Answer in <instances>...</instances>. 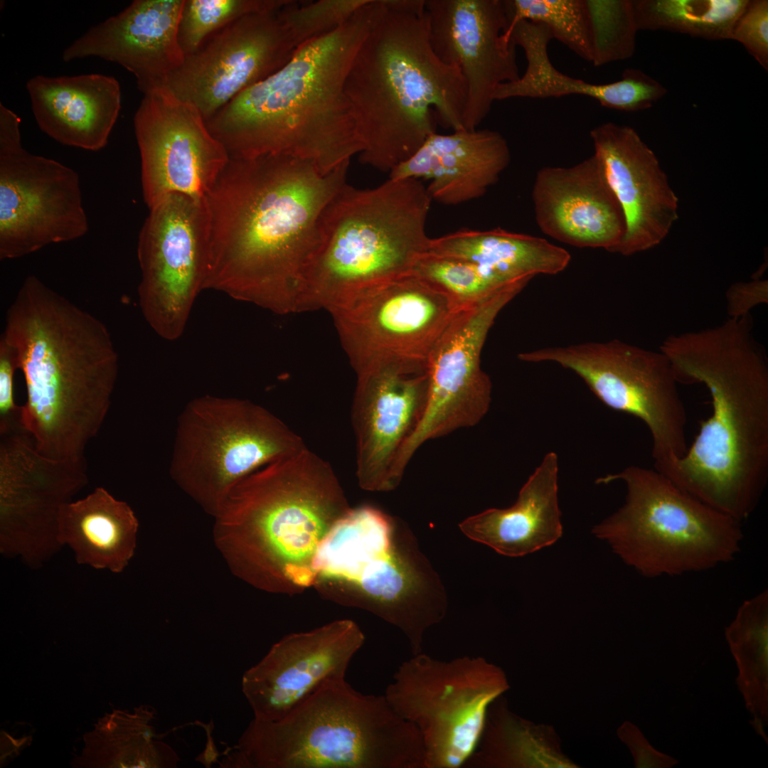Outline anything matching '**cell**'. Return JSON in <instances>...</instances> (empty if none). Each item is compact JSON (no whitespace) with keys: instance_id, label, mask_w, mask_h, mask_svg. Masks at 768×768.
I'll list each match as a JSON object with an SVG mask.
<instances>
[{"instance_id":"1","label":"cell","mask_w":768,"mask_h":768,"mask_svg":"<svg viewBox=\"0 0 768 768\" xmlns=\"http://www.w3.org/2000/svg\"><path fill=\"white\" fill-rule=\"evenodd\" d=\"M348 164L324 174L286 154L230 158L205 198L210 228L203 291L279 314L308 311L305 274L316 225L346 184Z\"/></svg>"},{"instance_id":"2","label":"cell","mask_w":768,"mask_h":768,"mask_svg":"<svg viewBox=\"0 0 768 768\" xmlns=\"http://www.w3.org/2000/svg\"><path fill=\"white\" fill-rule=\"evenodd\" d=\"M750 314L668 336L659 350L678 383L702 384L712 414L685 454L656 470L742 523L768 481V361Z\"/></svg>"},{"instance_id":"3","label":"cell","mask_w":768,"mask_h":768,"mask_svg":"<svg viewBox=\"0 0 768 768\" xmlns=\"http://www.w3.org/2000/svg\"><path fill=\"white\" fill-rule=\"evenodd\" d=\"M1 337L24 377L21 423L38 451L55 459H85L118 375L106 326L30 275L7 310Z\"/></svg>"},{"instance_id":"4","label":"cell","mask_w":768,"mask_h":768,"mask_svg":"<svg viewBox=\"0 0 768 768\" xmlns=\"http://www.w3.org/2000/svg\"><path fill=\"white\" fill-rule=\"evenodd\" d=\"M380 9L379 0H370L334 31L299 46L281 69L206 121L229 157L286 154L329 174L359 154L345 83Z\"/></svg>"},{"instance_id":"5","label":"cell","mask_w":768,"mask_h":768,"mask_svg":"<svg viewBox=\"0 0 768 768\" xmlns=\"http://www.w3.org/2000/svg\"><path fill=\"white\" fill-rule=\"evenodd\" d=\"M364 164L390 172L435 133L465 129L466 85L430 40L425 0H381L345 83Z\"/></svg>"},{"instance_id":"6","label":"cell","mask_w":768,"mask_h":768,"mask_svg":"<svg viewBox=\"0 0 768 768\" xmlns=\"http://www.w3.org/2000/svg\"><path fill=\"white\" fill-rule=\"evenodd\" d=\"M350 509L330 464L305 447L233 486L213 517V541L239 579L267 592L299 593L314 585L318 547Z\"/></svg>"},{"instance_id":"7","label":"cell","mask_w":768,"mask_h":768,"mask_svg":"<svg viewBox=\"0 0 768 768\" xmlns=\"http://www.w3.org/2000/svg\"><path fill=\"white\" fill-rule=\"evenodd\" d=\"M419 730L384 695L322 683L282 718H253L223 767L425 768Z\"/></svg>"},{"instance_id":"8","label":"cell","mask_w":768,"mask_h":768,"mask_svg":"<svg viewBox=\"0 0 768 768\" xmlns=\"http://www.w3.org/2000/svg\"><path fill=\"white\" fill-rule=\"evenodd\" d=\"M432 199L414 178L357 189L346 184L318 221L306 272L309 310L327 311L372 284L413 271L428 252Z\"/></svg>"},{"instance_id":"9","label":"cell","mask_w":768,"mask_h":768,"mask_svg":"<svg viewBox=\"0 0 768 768\" xmlns=\"http://www.w3.org/2000/svg\"><path fill=\"white\" fill-rule=\"evenodd\" d=\"M314 584L345 606L367 610L400 629L412 654L423 651L425 631L445 616L437 575L410 532L378 508H351L331 528L316 553Z\"/></svg>"},{"instance_id":"10","label":"cell","mask_w":768,"mask_h":768,"mask_svg":"<svg viewBox=\"0 0 768 768\" xmlns=\"http://www.w3.org/2000/svg\"><path fill=\"white\" fill-rule=\"evenodd\" d=\"M622 481L624 504L592 529L627 565L649 578L702 572L740 551L742 523L703 503L662 473L637 466L597 484Z\"/></svg>"},{"instance_id":"11","label":"cell","mask_w":768,"mask_h":768,"mask_svg":"<svg viewBox=\"0 0 768 768\" xmlns=\"http://www.w3.org/2000/svg\"><path fill=\"white\" fill-rule=\"evenodd\" d=\"M305 447L299 435L262 406L205 395L191 400L178 415L169 473L214 517L238 481Z\"/></svg>"},{"instance_id":"12","label":"cell","mask_w":768,"mask_h":768,"mask_svg":"<svg viewBox=\"0 0 768 768\" xmlns=\"http://www.w3.org/2000/svg\"><path fill=\"white\" fill-rule=\"evenodd\" d=\"M509 688L503 670L480 656L440 660L423 651L395 672L384 695L419 730L425 768L464 767L490 705Z\"/></svg>"},{"instance_id":"13","label":"cell","mask_w":768,"mask_h":768,"mask_svg":"<svg viewBox=\"0 0 768 768\" xmlns=\"http://www.w3.org/2000/svg\"><path fill=\"white\" fill-rule=\"evenodd\" d=\"M518 358L559 364L580 376L604 405L640 419L651 436L655 469L686 452V410L671 363L660 350L613 339L543 348Z\"/></svg>"},{"instance_id":"14","label":"cell","mask_w":768,"mask_h":768,"mask_svg":"<svg viewBox=\"0 0 768 768\" xmlns=\"http://www.w3.org/2000/svg\"><path fill=\"white\" fill-rule=\"evenodd\" d=\"M464 306L412 271L361 289L329 311L358 373L390 364L427 365L437 341Z\"/></svg>"},{"instance_id":"15","label":"cell","mask_w":768,"mask_h":768,"mask_svg":"<svg viewBox=\"0 0 768 768\" xmlns=\"http://www.w3.org/2000/svg\"><path fill=\"white\" fill-rule=\"evenodd\" d=\"M21 119L0 104V258L16 259L88 231L78 174L27 151Z\"/></svg>"},{"instance_id":"16","label":"cell","mask_w":768,"mask_h":768,"mask_svg":"<svg viewBox=\"0 0 768 768\" xmlns=\"http://www.w3.org/2000/svg\"><path fill=\"white\" fill-rule=\"evenodd\" d=\"M149 209L138 238V303L155 333L175 341L203 291L208 210L205 198L182 193L169 194Z\"/></svg>"},{"instance_id":"17","label":"cell","mask_w":768,"mask_h":768,"mask_svg":"<svg viewBox=\"0 0 768 768\" xmlns=\"http://www.w3.org/2000/svg\"><path fill=\"white\" fill-rule=\"evenodd\" d=\"M85 459L41 454L23 428L0 433V552L38 568L62 547V508L88 483Z\"/></svg>"},{"instance_id":"18","label":"cell","mask_w":768,"mask_h":768,"mask_svg":"<svg viewBox=\"0 0 768 768\" xmlns=\"http://www.w3.org/2000/svg\"><path fill=\"white\" fill-rule=\"evenodd\" d=\"M529 281H516L462 307L437 341L428 358L427 409L398 459L400 475H404L412 456L425 442L474 427L488 412L492 385L481 367V351L500 311Z\"/></svg>"},{"instance_id":"19","label":"cell","mask_w":768,"mask_h":768,"mask_svg":"<svg viewBox=\"0 0 768 768\" xmlns=\"http://www.w3.org/2000/svg\"><path fill=\"white\" fill-rule=\"evenodd\" d=\"M278 10L246 15L214 33L185 56L164 87L207 121L240 93L281 69L295 53L298 48Z\"/></svg>"},{"instance_id":"20","label":"cell","mask_w":768,"mask_h":768,"mask_svg":"<svg viewBox=\"0 0 768 768\" xmlns=\"http://www.w3.org/2000/svg\"><path fill=\"white\" fill-rule=\"evenodd\" d=\"M134 127L149 208L171 193L206 198L229 161L198 110L165 87L144 94Z\"/></svg>"},{"instance_id":"21","label":"cell","mask_w":768,"mask_h":768,"mask_svg":"<svg viewBox=\"0 0 768 768\" xmlns=\"http://www.w3.org/2000/svg\"><path fill=\"white\" fill-rule=\"evenodd\" d=\"M351 407L356 475L370 491L395 489L400 456L420 426L428 402V365H384L358 373Z\"/></svg>"},{"instance_id":"22","label":"cell","mask_w":768,"mask_h":768,"mask_svg":"<svg viewBox=\"0 0 768 768\" xmlns=\"http://www.w3.org/2000/svg\"><path fill=\"white\" fill-rule=\"evenodd\" d=\"M425 7L434 52L464 78L463 126L474 130L490 112L496 87L520 77L516 46L503 38L511 21L509 0H425Z\"/></svg>"},{"instance_id":"23","label":"cell","mask_w":768,"mask_h":768,"mask_svg":"<svg viewBox=\"0 0 768 768\" xmlns=\"http://www.w3.org/2000/svg\"><path fill=\"white\" fill-rule=\"evenodd\" d=\"M364 641L363 633L351 619L284 636L242 676V691L254 718L277 720L325 681L346 678Z\"/></svg>"},{"instance_id":"24","label":"cell","mask_w":768,"mask_h":768,"mask_svg":"<svg viewBox=\"0 0 768 768\" xmlns=\"http://www.w3.org/2000/svg\"><path fill=\"white\" fill-rule=\"evenodd\" d=\"M590 135L625 219L614 252L628 256L658 245L678 219V199L656 156L629 126L606 122Z\"/></svg>"},{"instance_id":"25","label":"cell","mask_w":768,"mask_h":768,"mask_svg":"<svg viewBox=\"0 0 768 768\" xmlns=\"http://www.w3.org/2000/svg\"><path fill=\"white\" fill-rule=\"evenodd\" d=\"M185 0H135L116 15L91 26L64 49L70 62L99 58L130 72L145 94L164 87L183 64L178 25Z\"/></svg>"},{"instance_id":"26","label":"cell","mask_w":768,"mask_h":768,"mask_svg":"<svg viewBox=\"0 0 768 768\" xmlns=\"http://www.w3.org/2000/svg\"><path fill=\"white\" fill-rule=\"evenodd\" d=\"M532 196L538 227L558 241L614 252L624 236L622 210L594 154L572 166L540 169Z\"/></svg>"},{"instance_id":"27","label":"cell","mask_w":768,"mask_h":768,"mask_svg":"<svg viewBox=\"0 0 768 768\" xmlns=\"http://www.w3.org/2000/svg\"><path fill=\"white\" fill-rule=\"evenodd\" d=\"M506 139L490 129H460L430 135L416 152L389 174V178L430 181L432 199L453 206L482 196L508 166Z\"/></svg>"},{"instance_id":"28","label":"cell","mask_w":768,"mask_h":768,"mask_svg":"<svg viewBox=\"0 0 768 768\" xmlns=\"http://www.w3.org/2000/svg\"><path fill=\"white\" fill-rule=\"evenodd\" d=\"M26 90L36 123L50 137L88 151L107 145L121 109L120 85L114 77L38 75L27 81Z\"/></svg>"},{"instance_id":"29","label":"cell","mask_w":768,"mask_h":768,"mask_svg":"<svg viewBox=\"0 0 768 768\" xmlns=\"http://www.w3.org/2000/svg\"><path fill=\"white\" fill-rule=\"evenodd\" d=\"M508 37L523 50L527 66L517 80L496 87L494 101L580 95L590 97L607 108L636 112L651 107L667 93L658 81L636 68L624 70L621 80L606 84H593L563 74L550 60L548 46L554 37L543 23L521 21Z\"/></svg>"},{"instance_id":"30","label":"cell","mask_w":768,"mask_h":768,"mask_svg":"<svg viewBox=\"0 0 768 768\" xmlns=\"http://www.w3.org/2000/svg\"><path fill=\"white\" fill-rule=\"evenodd\" d=\"M558 457L545 455L521 487L516 503L490 508L459 524L469 538L499 554L520 557L555 543L562 535L558 502Z\"/></svg>"},{"instance_id":"31","label":"cell","mask_w":768,"mask_h":768,"mask_svg":"<svg viewBox=\"0 0 768 768\" xmlns=\"http://www.w3.org/2000/svg\"><path fill=\"white\" fill-rule=\"evenodd\" d=\"M138 519L132 508L103 487L61 509L58 540L76 562L114 573L122 572L135 553Z\"/></svg>"},{"instance_id":"32","label":"cell","mask_w":768,"mask_h":768,"mask_svg":"<svg viewBox=\"0 0 768 768\" xmlns=\"http://www.w3.org/2000/svg\"><path fill=\"white\" fill-rule=\"evenodd\" d=\"M429 253L474 263L510 281L555 274L571 256L546 240L501 228L462 230L431 238Z\"/></svg>"},{"instance_id":"33","label":"cell","mask_w":768,"mask_h":768,"mask_svg":"<svg viewBox=\"0 0 768 768\" xmlns=\"http://www.w3.org/2000/svg\"><path fill=\"white\" fill-rule=\"evenodd\" d=\"M155 710L148 705L132 712L113 710L84 735L85 746L76 767L118 768L176 767L180 760L168 744L156 740L151 721Z\"/></svg>"},{"instance_id":"34","label":"cell","mask_w":768,"mask_h":768,"mask_svg":"<svg viewBox=\"0 0 768 768\" xmlns=\"http://www.w3.org/2000/svg\"><path fill=\"white\" fill-rule=\"evenodd\" d=\"M726 641L736 661L737 686L755 732L767 742L768 724V591L744 601L725 629Z\"/></svg>"},{"instance_id":"35","label":"cell","mask_w":768,"mask_h":768,"mask_svg":"<svg viewBox=\"0 0 768 768\" xmlns=\"http://www.w3.org/2000/svg\"><path fill=\"white\" fill-rule=\"evenodd\" d=\"M498 699L489 707L480 740L464 767H571L570 762L539 737L534 726L515 715Z\"/></svg>"},{"instance_id":"36","label":"cell","mask_w":768,"mask_h":768,"mask_svg":"<svg viewBox=\"0 0 768 768\" xmlns=\"http://www.w3.org/2000/svg\"><path fill=\"white\" fill-rule=\"evenodd\" d=\"M749 0H632L638 30H663L707 40L730 39Z\"/></svg>"},{"instance_id":"37","label":"cell","mask_w":768,"mask_h":768,"mask_svg":"<svg viewBox=\"0 0 768 768\" xmlns=\"http://www.w3.org/2000/svg\"><path fill=\"white\" fill-rule=\"evenodd\" d=\"M511 21L503 33L508 34L514 26L526 20L546 25L554 38L584 60L592 61L590 29L584 0H509Z\"/></svg>"},{"instance_id":"38","label":"cell","mask_w":768,"mask_h":768,"mask_svg":"<svg viewBox=\"0 0 768 768\" xmlns=\"http://www.w3.org/2000/svg\"><path fill=\"white\" fill-rule=\"evenodd\" d=\"M594 66L631 57L638 31L632 0H584Z\"/></svg>"},{"instance_id":"39","label":"cell","mask_w":768,"mask_h":768,"mask_svg":"<svg viewBox=\"0 0 768 768\" xmlns=\"http://www.w3.org/2000/svg\"><path fill=\"white\" fill-rule=\"evenodd\" d=\"M413 272L439 287L461 306L477 302L520 280L510 281L474 263L429 252L420 257Z\"/></svg>"},{"instance_id":"40","label":"cell","mask_w":768,"mask_h":768,"mask_svg":"<svg viewBox=\"0 0 768 768\" xmlns=\"http://www.w3.org/2000/svg\"><path fill=\"white\" fill-rule=\"evenodd\" d=\"M289 0H185L178 42L185 56L196 52L214 33L248 14L276 11Z\"/></svg>"},{"instance_id":"41","label":"cell","mask_w":768,"mask_h":768,"mask_svg":"<svg viewBox=\"0 0 768 768\" xmlns=\"http://www.w3.org/2000/svg\"><path fill=\"white\" fill-rule=\"evenodd\" d=\"M370 0H318L289 1L278 16L297 48L327 35L345 23Z\"/></svg>"},{"instance_id":"42","label":"cell","mask_w":768,"mask_h":768,"mask_svg":"<svg viewBox=\"0 0 768 768\" xmlns=\"http://www.w3.org/2000/svg\"><path fill=\"white\" fill-rule=\"evenodd\" d=\"M730 39L740 42L768 70V1L749 0L737 19Z\"/></svg>"},{"instance_id":"43","label":"cell","mask_w":768,"mask_h":768,"mask_svg":"<svg viewBox=\"0 0 768 768\" xmlns=\"http://www.w3.org/2000/svg\"><path fill=\"white\" fill-rule=\"evenodd\" d=\"M18 369L13 348L1 336L0 339V432L23 427L22 406L14 401V378Z\"/></svg>"},{"instance_id":"44","label":"cell","mask_w":768,"mask_h":768,"mask_svg":"<svg viewBox=\"0 0 768 768\" xmlns=\"http://www.w3.org/2000/svg\"><path fill=\"white\" fill-rule=\"evenodd\" d=\"M617 733L630 750L636 767L671 768L680 762L672 756L655 749L640 730L630 722H624Z\"/></svg>"},{"instance_id":"45","label":"cell","mask_w":768,"mask_h":768,"mask_svg":"<svg viewBox=\"0 0 768 768\" xmlns=\"http://www.w3.org/2000/svg\"><path fill=\"white\" fill-rule=\"evenodd\" d=\"M729 318L750 314L752 309L768 302V281L759 277L731 284L725 293Z\"/></svg>"}]
</instances>
